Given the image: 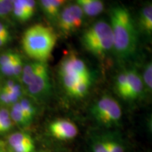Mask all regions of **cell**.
Listing matches in <instances>:
<instances>
[{
  "label": "cell",
  "instance_id": "6da1fadb",
  "mask_svg": "<svg viewBox=\"0 0 152 152\" xmlns=\"http://www.w3.org/2000/svg\"><path fill=\"white\" fill-rule=\"evenodd\" d=\"M110 18L113 48L121 58H128L137 47V33L131 14L126 8L117 6L111 10Z\"/></svg>",
  "mask_w": 152,
  "mask_h": 152
},
{
  "label": "cell",
  "instance_id": "7a4b0ae2",
  "mask_svg": "<svg viewBox=\"0 0 152 152\" xmlns=\"http://www.w3.org/2000/svg\"><path fill=\"white\" fill-rule=\"evenodd\" d=\"M57 41V35L51 27L44 24H35L25 31L22 45L28 56L45 62L52 56Z\"/></svg>",
  "mask_w": 152,
  "mask_h": 152
},
{
  "label": "cell",
  "instance_id": "3957f363",
  "mask_svg": "<svg viewBox=\"0 0 152 152\" xmlns=\"http://www.w3.org/2000/svg\"><path fill=\"white\" fill-rule=\"evenodd\" d=\"M82 43L93 55L101 57L113 48V38L110 24L98 21L87 28L82 36Z\"/></svg>",
  "mask_w": 152,
  "mask_h": 152
},
{
  "label": "cell",
  "instance_id": "277c9868",
  "mask_svg": "<svg viewBox=\"0 0 152 152\" xmlns=\"http://www.w3.org/2000/svg\"><path fill=\"white\" fill-rule=\"evenodd\" d=\"M58 74L63 87L68 94L80 82L93 77L84 61L72 53L66 55L61 60Z\"/></svg>",
  "mask_w": 152,
  "mask_h": 152
},
{
  "label": "cell",
  "instance_id": "5b68a950",
  "mask_svg": "<svg viewBox=\"0 0 152 152\" xmlns=\"http://www.w3.org/2000/svg\"><path fill=\"white\" fill-rule=\"evenodd\" d=\"M90 111L96 122L107 128L117 125L122 117V110L119 104L108 95H104L96 101Z\"/></svg>",
  "mask_w": 152,
  "mask_h": 152
},
{
  "label": "cell",
  "instance_id": "8992f818",
  "mask_svg": "<svg viewBox=\"0 0 152 152\" xmlns=\"http://www.w3.org/2000/svg\"><path fill=\"white\" fill-rule=\"evenodd\" d=\"M26 87V92L33 99L42 102L48 98L52 92V84L46 63H44L33 80Z\"/></svg>",
  "mask_w": 152,
  "mask_h": 152
},
{
  "label": "cell",
  "instance_id": "52a82bcc",
  "mask_svg": "<svg viewBox=\"0 0 152 152\" xmlns=\"http://www.w3.org/2000/svg\"><path fill=\"white\" fill-rule=\"evenodd\" d=\"M84 13L77 4L66 7L57 19L58 28L64 34H71L80 27L83 21Z\"/></svg>",
  "mask_w": 152,
  "mask_h": 152
},
{
  "label": "cell",
  "instance_id": "ba28073f",
  "mask_svg": "<svg viewBox=\"0 0 152 152\" xmlns=\"http://www.w3.org/2000/svg\"><path fill=\"white\" fill-rule=\"evenodd\" d=\"M51 135L57 140L66 141L73 140L78 134V129L73 122L66 119H57L49 125Z\"/></svg>",
  "mask_w": 152,
  "mask_h": 152
},
{
  "label": "cell",
  "instance_id": "9c48e42d",
  "mask_svg": "<svg viewBox=\"0 0 152 152\" xmlns=\"http://www.w3.org/2000/svg\"><path fill=\"white\" fill-rule=\"evenodd\" d=\"M128 72V81L126 88L121 96L125 100H134L142 94L144 89V83L139 73L134 69Z\"/></svg>",
  "mask_w": 152,
  "mask_h": 152
},
{
  "label": "cell",
  "instance_id": "30bf717a",
  "mask_svg": "<svg viewBox=\"0 0 152 152\" xmlns=\"http://www.w3.org/2000/svg\"><path fill=\"white\" fill-rule=\"evenodd\" d=\"M8 143L13 152H34L35 144L28 133L17 132L11 134L8 138Z\"/></svg>",
  "mask_w": 152,
  "mask_h": 152
},
{
  "label": "cell",
  "instance_id": "8fae6325",
  "mask_svg": "<svg viewBox=\"0 0 152 152\" xmlns=\"http://www.w3.org/2000/svg\"><path fill=\"white\" fill-rule=\"evenodd\" d=\"M12 11L18 20L28 21L33 16L35 11V0H14Z\"/></svg>",
  "mask_w": 152,
  "mask_h": 152
},
{
  "label": "cell",
  "instance_id": "7c38bea8",
  "mask_svg": "<svg viewBox=\"0 0 152 152\" xmlns=\"http://www.w3.org/2000/svg\"><path fill=\"white\" fill-rule=\"evenodd\" d=\"M66 0H39L42 9L46 16L52 21H56L61 8Z\"/></svg>",
  "mask_w": 152,
  "mask_h": 152
},
{
  "label": "cell",
  "instance_id": "4fadbf2b",
  "mask_svg": "<svg viewBox=\"0 0 152 152\" xmlns=\"http://www.w3.org/2000/svg\"><path fill=\"white\" fill-rule=\"evenodd\" d=\"M77 2L84 14L88 16H98L104 10L102 0H77Z\"/></svg>",
  "mask_w": 152,
  "mask_h": 152
},
{
  "label": "cell",
  "instance_id": "5bb4252c",
  "mask_svg": "<svg viewBox=\"0 0 152 152\" xmlns=\"http://www.w3.org/2000/svg\"><path fill=\"white\" fill-rule=\"evenodd\" d=\"M44 63L45 62H31L23 66L20 78L22 84L24 86L26 87L30 84V82L33 80L34 77L36 75V74L40 70Z\"/></svg>",
  "mask_w": 152,
  "mask_h": 152
},
{
  "label": "cell",
  "instance_id": "9a60e30c",
  "mask_svg": "<svg viewBox=\"0 0 152 152\" xmlns=\"http://www.w3.org/2000/svg\"><path fill=\"white\" fill-rule=\"evenodd\" d=\"M23 64L20 56H19L14 62L7 65L1 66L0 72L7 76H13L15 77H20L21 75Z\"/></svg>",
  "mask_w": 152,
  "mask_h": 152
},
{
  "label": "cell",
  "instance_id": "2e32d148",
  "mask_svg": "<svg viewBox=\"0 0 152 152\" xmlns=\"http://www.w3.org/2000/svg\"><path fill=\"white\" fill-rule=\"evenodd\" d=\"M9 113H10V117L11 118V121H13L16 124L20 125V126H28L32 122L27 117V115L25 114L23 111L21 109V107H20L18 102L15 103L14 104H13L11 111Z\"/></svg>",
  "mask_w": 152,
  "mask_h": 152
},
{
  "label": "cell",
  "instance_id": "e0dca14e",
  "mask_svg": "<svg viewBox=\"0 0 152 152\" xmlns=\"http://www.w3.org/2000/svg\"><path fill=\"white\" fill-rule=\"evenodd\" d=\"M140 22L142 29L148 35H151L152 33V6L151 4L145 6L142 9Z\"/></svg>",
  "mask_w": 152,
  "mask_h": 152
},
{
  "label": "cell",
  "instance_id": "ac0fdd59",
  "mask_svg": "<svg viewBox=\"0 0 152 152\" xmlns=\"http://www.w3.org/2000/svg\"><path fill=\"white\" fill-rule=\"evenodd\" d=\"M12 126L10 113L7 109H0V133L9 131Z\"/></svg>",
  "mask_w": 152,
  "mask_h": 152
},
{
  "label": "cell",
  "instance_id": "d6986e66",
  "mask_svg": "<svg viewBox=\"0 0 152 152\" xmlns=\"http://www.w3.org/2000/svg\"><path fill=\"white\" fill-rule=\"evenodd\" d=\"M20 99L14 93L4 90L2 87L0 88V104L2 105H13Z\"/></svg>",
  "mask_w": 152,
  "mask_h": 152
},
{
  "label": "cell",
  "instance_id": "ffe728a7",
  "mask_svg": "<svg viewBox=\"0 0 152 152\" xmlns=\"http://www.w3.org/2000/svg\"><path fill=\"white\" fill-rule=\"evenodd\" d=\"M20 107L23 112L27 115V117L30 121H33L36 114V109L35 106L29 99L26 98H21L18 101Z\"/></svg>",
  "mask_w": 152,
  "mask_h": 152
},
{
  "label": "cell",
  "instance_id": "44dd1931",
  "mask_svg": "<svg viewBox=\"0 0 152 152\" xmlns=\"http://www.w3.org/2000/svg\"><path fill=\"white\" fill-rule=\"evenodd\" d=\"M128 77L127 71L121 73L117 76L116 81H115V90L120 96H122L124 92L127 84H128Z\"/></svg>",
  "mask_w": 152,
  "mask_h": 152
},
{
  "label": "cell",
  "instance_id": "7402d4cb",
  "mask_svg": "<svg viewBox=\"0 0 152 152\" xmlns=\"http://www.w3.org/2000/svg\"><path fill=\"white\" fill-rule=\"evenodd\" d=\"M143 83L148 88V90H151L152 89V64L151 62L148 63L144 68L143 74Z\"/></svg>",
  "mask_w": 152,
  "mask_h": 152
},
{
  "label": "cell",
  "instance_id": "603a6c76",
  "mask_svg": "<svg viewBox=\"0 0 152 152\" xmlns=\"http://www.w3.org/2000/svg\"><path fill=\"white\" fill-rule=\"evenodd\" d=\"M19 56V54L12 52H7L0 55V67L14 62Z\"/></svg>",
  "mask_w": 152,
  "mask_h": 152
},
{
  "label": "cell",
  "instance_id": "cb8c5ba5",
  "mask_svg": "<svg viewBox=\"0 0 152 152\" xmlns=\"http://www.w3.org/2000/svg\"><path fill=\"white\" fill-rule=\"evenodd\" d=\"M13 4L5 0H0V16H5L12 11Z\"/></svg>",
  "mask_w": 152,
  "mask_h": 152
},
{
  "label": "cell",
  "instance_id": "d4e9b609",
  "mask_svg": "<svg viewBox=\"0 0 152 152\" xmlns=\"http://www.w3.org/2000/svg\"><path fill=\"white\" fill-rule=\"evenodd\" d=\"M106 146L109 152H124L123 146L116 142L106 140Z\"/></svg>",
  "mask_w": 152,
  "mask_h": 152
},
{
  "label": "cell",
  "instance_id": "484cf974",
  "mask_svg": "<svg viewBox=\"0 0 152 152\" xmlns=\"http://www.w3.org/2000/svg\"><path fill=\"white\" fill-rule=\"evenodd\" d=\"M93 152H109L107 146H106V140H98L95 142L92 145Z\"/></svg>",
  "mask_w": 152,
  "mask_h": 152
},
{
  "label": "cell",
  "instance_id": "4316f807",
  "mask_svg": "<svg viewBox=\"0 0 152 152\" xmlns=\"http://www.w3.org/2000/svg\"><path fill=\"white\" fill-rule=\"evenodd\" d=\"M0 35L4 36V37H7L10 38V34L7 28L4 25L0 23Z\"/></svg>",
  "mask_w": 152,
  "mask_h": 152
},
{
  "label": "cell",
  "instance_id": "83f0119b",
  "mask_svg": "<svg viewBox=\"0 0 152 152\" xmlns=\"http://www.w3.org/2000/svg\"><path fill=\"white\" fill-rule=\"evenodd\" d=\"M9 39L10 38L7 37H4V36H1L0 35V47H3L8 42Z\"/></svg>",
  "mask_w": 152,
  "mask_h": 152
},
{
  "label": "cell",
  "instance_id": "f1b7e54d",
  "mask_svg": "<svg viewBox=\"0 0 152 152\" xmlns=\"http://www.w3.org/2000/svg\"><path fill=\"white\" fill-rule=\"evenodd\" d=\"M5 1H9V2L11 3V4H13V2H14V0H5Z\"/></svg>",
  "mask_w": 152,
  "mask_h": 152
},
{
  "label": "cell",
  "instance_id": "f546056e",
  "mask_svg": "<svg viewBox=\"0 0 152 152\" xmlns=\"http://www.w3.org/2000/svg\"><path fill=\"white\" fill-rule=\"evenodd\" d=\"M0 152H4V151H3L2 150H1V149H0Z\"/></svg>",
  "mask_w": 152,
  "mask_h": 152
}]
</instances>
